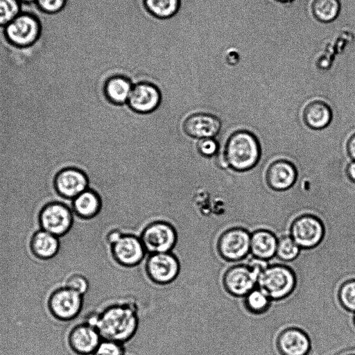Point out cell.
I'll use <instances>...</instances> for the list:
<instances>
[{"instance_id":"1","label":"cell","mask_w":355,"mask_h":355,"mask_svg":"<svg viewBox=\"0 0 355 355\" xmlns=\"http://www.w3.org/2000/svg\"><path fill=\"white\" fill-rule=\"evenodd\" d=\"M139 323L135 304L122 302L110 304L97 313L95 327L102 338L123 344L135 335Z\"/></svg>"},{"instance_id":"2","label":"cell","mask_w":355,"mask_h":355,"mask_svg":"<svg viewBox=\"0 0 355 355\" xmlns=\"http://www.w3.org/2000/svg\"><path fill=\"white\" fill-rule=\"evenodd\" d=\"M220 153L228 168L245 172L259 164L262 150L257 135L250 130L241 128L228 136Z\"/></svg>"},{"instance_id":"3","label":"cell","mask_w":355,"mask_h":355,"mask_svg":"<svg viewBox=\"0 0 355 355\" xmlns=\"http://www.w3.org/2000/svg\"><path fill=\"white\" fill-rule=\"evenodd\" d=\"M268 266L266 260L251 257L247 264L239 262L229 266L222 275L224 290L232 297H244L257 287L259 276Z\"/></svg>"},{"instance_id":"4","label":"cell","mask_w":355,"mask_h":355,"mask_svg":"<svg viewBox=\"0 0 355 355\" xmlns=\"http://www.w3.org/2000/svg\"><path fill=\"white\" fill-rule=\"evenodd\" d=\"M21 12L4 27V33L12 44L26 48L37 42L42 33V24L35 10L34 3H21Z\"/></svg>"},{"instance_id":"5","label":"cell","mask_w":355,"mask_h":355,"mask_svg":"<svg viewBox=\"0 0 355 355\" xmlns=\"http://www.w3.org/2000/svg\"><path fill=\"white\" fill-rule=\"evenodd\" d=\"M296 285L295 273L288 266L270 263L259 276L257 287L263 291L271 300L288 297Z\"/></svg>"},{"instance_id":"6","label":"cell","mask_w":355,"mask_h":355,"mask_svg":"<svg viewBox=\"0 0 355 355\" xmlns=\"http://www.w3.org/2000/svg\"><path fill=\"white\" fill-rule=\"evenodd\" d=\"M251 234L245 229L235 227L221 232L216 243L218 257L227 263L240 262L250 252Z\"/></svg>"},{"instance_id":"7","label":"cell","mask_w":355,"mask_h":355,"mask_svg":"<svg viewBox=\"0 0 355 355\" xmlns=\"http://www.w3.org/2000/svg\"><path fill=\"white\" fill-rule=\"evenodd\" d=\"M139 237L148 254L172 252L178 239L175 227L165 220L148 223Z\"/></svg>"},{"instance_id":"8","label":"cell","mask_w":355,"mask_h":355,"mask_svg":"<svg viewBox=\"0 0 355 355\" xmlns=\"http://www.w3.org/2000/svg\"><path fill=\"white\" fill-rule=\"evenodd\" d=\"M180 262L172 252L148 254L145 263L148 278L157 285L173 282L180 272Z\"/></svg>"},{"instance_id":"9","label":"cell","mask_w":355,"mask_h":355,"mask_svg":"<svg viewBox=\"0 0 355 355\" xmlns=\"http://www.w3.org/2000/svg\"><path fill=\"white\" fill-rule=\"evenodd\" d=\"M289 235L301 249H311L322 241L324 227L318 216L306 213L293 219L290 226Z\"/></svg>"},{"instance_id":"10","label":"cell","mask_w":355,"mask_h":355,"mask_svg":"<svg viewBox=\"0 0 355 355\" xmlns=\"http://www.w3.org/2000/svg\"><path fill=\"white\" fill-rule=\"evenodd\" d=\"M110 246L113 260L125 268L137 266L144 259L147 254L139 236L122 233Z\"/></svg>"},{"instance_id":"11","label":"cell","mask_w":355,"mask_h":355,"mask_svg":"<svg viewBox=\"0 0 355 355\" xmlns=\"http://www.w3.org/2000/svg\"><path fill=\"white\" fill-rule=\"evenodd\" d=\"M41 229L58 237L64 235L73 223V213L67 205L53 202L43 207L40 214Z\"/></svg>"},{"instance_id":"12","label":"cell","mask_w":355,"mask_h":355,"mask_svg":"<svg viewBox=\"0 0 355 355\" xmlns=\"http://www.w3.org/2000/svg\"><path fill=\"white\" fill-rule=\"evenodd\" d=\"M51 313L62 320H73L81 316L85 307L83 295L66 287L58 289L49 302Z\"/></svg>"},{"instance_id":"13","label":"cell","mask_w":355,"mask_h":355,"mask_svg":"<svg viewBox=\"0 0 355 355\" xmlns=\"http://www.w3.org/2000/svg\"><path fill=\"white\" fill-rule=\"evenodd\" d=\"M162 94L158 86L150 81L141 80L134 83L127 104L133 112L149 114L160 105Z\"/></svg>"},{"instance_id":"14","label":"cell","mask_w":355,"mask_h":355,"mask_svg":"<svg viewBox=\"0 0 355 355\" xmlns=\"http://www.w3.org/2000/svg\"><path fill=\"white\" fill-rule=\"evenodd\" d=\"M295 164L285 158L277 159L270 162L265 172V180L268 187L275 191H285L295 184L297 179Z\"/></svg>"},{"instance_id":"15","label":"cell","mask_w":355,"mask_h":355,"mask_svg":"<svg viewBox=\"0 0 355 355\" xmlns=\"http://www.w3.org/2000/svg\"><path fill=\"white\" fill-rule=\"evenodd\" d=\"M89 184L87 173L78 167L64 168L55 178V187L58 194L70 200L88 189Z\"/></svg>"},{"instance_id":"16","label":"cell","mask_w":355,"mask_h":355,"mask_svg":"<svg viewBox=\"0 0 355 355\" xmlns=\"http://www.w3.org/2000/svg\"><path fill=\"white\" fill-rule=\"evenodd\" d=\"M222 126V121L218 116L205 112L189 115L182 124L185 134L198 140L215 138L220 133Z\"/></svg>"},{"instance_id":"17","label":"cell","mask_w":355,"mask_h":355,"mask_svg":"<svg viewBox=\"0 0 355 355\" xmlns=\"http://www.w3.org/2000/svg\"><path fill=\"white\" fill-rule=\"evenodd\" d=\"M102 339L95 327L82 322L71 329L69 343L76 354L92 355Z\"/></svg>"},{"instance_id":"18","label":"cell","mask_w":355,"mask_h":355,"mask_svg":"<svg viewBox=\"0 0 355 355\" xmlns=\"http://www.w3.org/2000/svg\"><path fill=\"white\" fill-rule=\"evenodd\" d=\"M276 346L283 355H306L311 350V341L300 329L289 327L277 336Z\"/></svg>"},{"instance_id":"19","label":"cell","mask_w":355,"mask_h":355,"mask_svg":"<svg viewBox=\"0 0 355 355\" xmlns=\"http://www.w3.org/2000/svg\"><path fill=\"white\" fill-rule=\"evenodd\" d=\"M333 116L331 105L321 99L309 101L302 112L304 124L313 130H322L328 127L332 121Z\"/></svg>"},{"instance_id":"20","label":"cell","mask_w":355,"mask_h":355,"mask_svg":"<svg viewBox=\"0 0 355 355\" xmlns=\"http://www.w3.org/2000/svg\"><path fill=\"white\" fill-rule=\"evenodd\" d=\"M134 85L128 76L116 74L107 78L103 85V93L110 103L121 105L128 103Z\"/></svg>"},{"instance_id":"21","label":"cell","mask_w":355,"mask_h":355,"mask_svg":"<svg viewBox=\"0 0 355 355\" xmlns=\"http://www.w3.org/2000/svg\"><path fill=\"white\" fill-rule=\"evenodd\" d=\"M101 198L98 193L92 189H87L72 200L71 209L79 218L89 220L101 211Z\"/></svg>"},{"instance_id":"22","label":"cell","mask_w":355,"mask_h":355,"mask_svg":"<svg viewBox=\"0 0 355 355\" xmlns=\"http://www.w3.org/2000/svg\"><path fill=\"white\" fill-rule=\"evenodd\" d=\"M277 238L270 231L259 229L251 233L250 253L253 257L269 261L275 256Z\"/></svg>"},{"instance_id":"23","label":"cell","mask_w":355,"mask_h":355,"mask_svg":"<svg viewBox=\"0 0 355 355\" xmlns=\"http://www.w3.org/2000/svg\"><path fill=\"white\" fill-rule=\"evenodd\" d=\"M59 248L58 237L43 230L37 231L31 240L33 252L41 259L52 258L58 253Z\"/></svg>"},{"instance_id":"24","label":"cell","mask_w":355,"mask_h":355,"mask_svg":"<svg viewBox=\"0 0 355 355\" xmlns=\"http://www.w3.org/2000/svg\"><path fill=\"white\" fill-rule=\"evenodd\" d=\"M311 12L317 20L321 22H330L338 15L340 10L339 0H311Z\"/></svg>"},{"instance_id":"25","label":"cell","mask_w":355,"mask_h":355,"mask_svg":"<svg viewBox=\"0 0 355 355\" xmlns=\"http://www.w3.org/2000/svg\"><path fill=\"white\" fill-rule=\"evenodd\" d=\"M146 10L154 17L166 19L178 11L180 0H144Z\"/></svg>"},{"instance_id":"26","label":"cell","mask_w":355,"mask_h":355,"mask_svg":"<svg viewBox=\"0 0 355 355\" xmlns=\"http://www.w3.org/2000/svg\"><path fill=\"white\" fill-rule=\"evenodd\" d=\"M271 303V299L258 287L254 288L243 297L245 309L252 314L264 313L268 310Z\"/></svg>"},{"instance_id":"27","label":"cell","mask_w":355,"mask_h":355,"mask_svg":"<svg viewBox=\"0 0 355 355\" xmlns=\"http://www.w3.org/2000/svg\"><path fill=\"white\" fill-rule=\"evenodd\" d=\"M301 248L290 235H284L277 239L275 262H289L295 259L300 253Z\"/></svg>"},{"instance_id":"28","label":"cell","mask_w":355,"mask_h":355,"mask_svg":"<svg viewBox=\"0 0 355 355\" xmlns=\"http://www.w3.org/2000/svg\"><path fill=\"white\" fill-rule=\"evenodd\" d=\"M22 11L19 0H0V26L5 27Z\"/></svg>"},{"instance_id":"29","label":"cell","mask_w":355,"mask_h":355,"mask_svg":"<svg viewBox=\"0 0 355 355\" xmlns=\"http://www.w3.org/2000/svg\"><path fill=\"white\" fill-rule=\"evenodd\" d=\"M338 300L347 311L355 313V279L343 283L338 291Z\"/></svg>"},{"instance_id":"30","label":"cell","mask_w":355,"mask_h":355,"mask_svg":"<svg viewBox=\"0 0 355 355\" xmlns=\"http://www.w3.org/2000/svg\"><path fill=\"white\" fill-rule=\"evenodd\" d=\"M65 287L85 297L89 291L90 283L86 275L82 272H76L67 279Z\"/></svg>"},{"instance_id":"31","label":"cell","mask_w":355,"mask_h":355,"mask_svg":"<svg viewBox=\"0 0 355 355\" xmlns=\"http://www.w3.org/2000/svg\"><path fill=\"white\" fill-rule=\"evenodd\" d=\"M123 344L108 339H102L92 355H124Z\"/></svg>"},{"instance_id":"32","label":"cell","mask_w":355,"mask_h":355,"mask_svg":"<svg viewBox=\"0 0 355 355\" xmlns=\"http://www.w3.org/2000/svg\"><path fill=\"white\" fill-rule=\"evenodd\" d=\"M196 148L202 156L211 158L219 153L220 144L215 138H204L198 140Z\"/></svg>"},{"instance_id":"33","label":"cell","mask_w":355,"mask_h":355,"mask_svg":"<svg viewBox=\"0 0 355 355\" xmlns=\"http://www.w3.org/2000/svg\"><path fill=\"white\" fill-rule=\"evenodd\" d=\"M37 8L46 14H55L65 6L67 0H36Z\"/></svg>"},{"instance_id":"34","label":"cell","mask_w":355,"mask_h":355,"mask_svg":"<svg viewBox=\"0 0 355 355\" xmlns=\"http://www.w3.org/2000/svg\"><path fill=\"white\" fill-rule=\"evenodd\" d=\"M346 151L347 155L355 161V132L352 134L347 140Z\"/></svg>"},{"instance_id":"35","label":"cell","mask_w":355,"mask_h":355,"mask_svg":"<svg viewBox=\"0 0 355 355\" xmlns=\"http://www.w3.org/2000/svg\"><path fill=\"white\" fill-rule=\"evenodd\" d=\"M345 175L349 181L355 184V161L347 164L345 167Z\"/></svg>"},{"instance_id":"36","label":"cell","mask_w":355,"mask_h":355,"mask_svg":"<svg viewBox=\"0 0 355 355\" xmlns=\"http://www.w3.org/2000/svg\"><path fill=\"white\" fill-rule=\"evenodd\" d=\"M123 232L118 229H113L109 231L106 234V241L110 245L114 242Z\"/></svg>"},{"instance_id":"37","label":"cell","mask_w":355,"mask_h":355,"mask_svg":"<svg viewBox=\"0 0 355 355\" xmlns=\"http://www.w3.org/2000/svg\"><path fill=\"white\" fill-rule=\"evenodd\" d=\"M23 4H31L35 2L36 0H19Z\"/></svg>"},{"instance_id":"38","label":"cell","mask_w":355,"mask_h":355,"mask_svg":"<svg viewBox=\"0 0 355 355\" xmlns=\"http://www.w3.org/2000/svg\"><path fill=\"white\" fill-rule=\"evenodd\" d=\"M277 1H281V2H288V1H291L293 0H277Z\"/></svg>"},{"instance_id":"39","label":"cell","mask_w":355,"mask_h":355,"mask_svg":"<svg viewBox=\"0 0 355 355\" xmlns=\"http://www.w3.org/2000/svg\"><path fill=\"white\" fill-rule=\"evenodd\" d=\"M353 320H354V324H355V313H354Z\"/></svg>"}]
</instances>
